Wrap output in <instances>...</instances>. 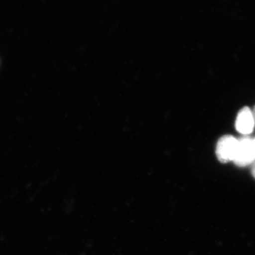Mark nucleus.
<instances>
[{
    "label": "nucleus",
    "mask_w": 255,
    "mask_h": 255,
    "mask_svg": "<svg viewBox=\"0 0 255 255\" xmlns=\"http://www.w3.org/2000/svg\"><path fill=\"white\" fill-rule=\"evenodd\" d=\"M255 161L254 139L249 135H243L238 140V145L234 163L239 167H246Z\"/></svg>",
    "instance_id": "f257e3e1"
},
{
    "label": "nucleus",
    "mask_w": 255,
    "mask_h": 255,
    "mask_svg": "<svg viewBox=\"0 0 255 255\" xmlns=\"http://www.w3.org/2000/svg\"><path fill=\"white\" fill-rule=\"evenodd\" d=\"M238 140L233 135H224L220 138L216 145V153L222 163L234 160L237 152Z\"/></svg>",
    "instance_id": "f03ea898"
},
{
    "label": "nucleus",
    "mask_w": 255,
    "mask_h": 255,
    "mask_svg": "<svg viewBox=\"0 0 255 255\" xmlns=\"http://www.w3.org/2000/svg\"><path fill=\"white\" fill-rule=\"evenodd\" d=\"M255 120L251 109L243 107L238 112L236 121V128L243 135H249L254 130Z\"/></svg>",
    "instance_id": "7ed1b4c3"
},
{
    "label": "nucleus",
    "mask_w": 255,
    "mask_h": 255,
    "mask_svg": "<svg viewBox=\"0 0 255 255\" xmlns=\"http://www.w3.org/2000/svg\"><path fill=\"white\" fill-rule=\"evenodd\" d=\"M252 173H253V175L254 176L255 178V161L253 162V169H252Z\"/></svg>",
    "instance_id": "20e7f679"
},
{
    "label": "nucleus",
    "mask_w": 255,
    "mask_h": 255,
    "mask_svg": "<svg viewBox=\"0 0 255 255\" xmlns=\"http://www.w3.org/2000/svg\"><path fill=\"white\" fill-rule=\"evenodd\" d=\"M253 114H254L255 120V107L254 108V110H253Z\"/></svg>",
    "instance_id": "39448f33"
},
{
    "label": "nucleus",
    "mask_w": 255,
    "mask_h": 255,
    "mask_svg": "<svg viewBox=\"0 0 255 255\" xmlns=\"http://www.w3.org/2000/svg\"><path fill=\"white\" fill-rule=\"evenodd\" d=\"M255 146V139H254Z\"/></svg>",
    "instance_id": "423d86ee"
}]
</instances>
